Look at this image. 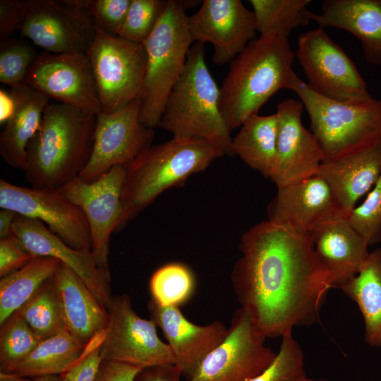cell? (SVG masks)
<instances>
[{
	"mask_svg": "<svg viewBox=\"0 0 381 381\" xmlns=\"http://www.w3.org/2000/svg\"><path fill=\"white\" fill-rule=\"evenodd\" d=\"M16 106L15 90L1 88L0 90V123L5 125L14 112Z\"/></svg>",
	"mask_w": 381,
	"mask_h": 381,
	"instance_id": "obj_45",
	"label": "cell"
},
{
	"mask_svg": "<svg viewBox=\"0 0 381 381\" xmlns=\"http://www.w3.org/2000/svg\"><path fill=\"white\" fill-rule=\"evenodd\" d=\"M140 98L116 111L96 116L92 151L80 179L91 183L114 167H126L152 145L153 128L140 122Z\"/></svg>",
	"mask_w": 381,
	"mask_h": 381,
	"instance_id": "obj_11",
	"label": "cell"
},
{
	"mask_svg": "<svg viewBox=\"0 0 381 381\" xmlns=\"http://www.w3.org/2000/svg\"><path fill=\"white\" fill-rule=\"evenodd\" d=\"M193 42L181 1L168 0L152 32L143 44L146 61L140 121L158 126L167 98L181 77Z\"/></svg>",
	"mask_w": 381,
	"mask_h": 381,
	"instance_id": "obj_7",
	"label": "cell"
},
{
	"mask_svg": "<svg viewBox=\"0 0 381 381\" xmlns=\"http://www.w3.org/2000/svg\"><path fill=\"white\" fill-rule=\"evenodd\" d=\"M303 109L302 102L293 98L277 107V161L270 179L277 188L316 175L324 160L317 139L302 123Z\"/></svg>",
	"mask_w": 381,
	"mask_h": 381,
	"instance_id": "obj_18",
	"label": "cell"
},
{
	"mask_svg": "<svg viewBox=\"0 0 381 381\" xmlns=\"http://www.w3.org/2000/svg\"><path fill=\"white\" fill-rule=\"evenodd\" d=\"M147 309L150 319L162 329L173 351L174 365L187 380L229 333V328L220 321L196 325L188 320L179 308L163 306L151 298Z\"/></svg>",
	"mask_w": 381,
	"mask_h": 381,
	"instance_id": "obj_20",
	"label": "cell"
},
{
	"mask_svg": "<svg viewBox=\"0 0 381 381\" xmlns=\"http://www.w3.org/2000/svg\"><path fill=\"white\" fill-rule=\"evenodd\" d=\"M346 219L368 247L381 241V175L364 201Z\"/></svg>",
	"mask_w": 381,
	"mask_h": 381,
	"instance_id": "obj_38",
	"label": "cell"
},
{
	"mask_svg": "<svg viewBox=\"0 0 381 381\" xmlns=\"http://www.w3.org/2000/svg\"><path fill=\"white\" fill-rule=\"evenodd\" d=\"M304 355L292 333L282 337L279 349L272 363L248 381H296L306 376Z\"/></svg>",
	"mask_w": 381,
	"mask_h": 381,
	"instance_id": "obj_37",
	"label": "cell"
},
{
	"mask_svg": "<svg viewBox=\"0 0 381 381\" xmlns=\"http://www.w3.org/2000/svg\"><path fill=\"white\" fill-rule=\"evenodd\" d=\"M26 85L59 102L95 115L101 112L85 52L38 54L28 73Z\"/></svg>",
	"mask_w": 381,
	"mask_h": 381,
	"instance_id": "obj_16",
	"label": "cell"
},
{
	"mask_svg": "<svg viewBox=\"0 0 381 381\" xmlns=\"http://www.w3.org/2000/svg\"><path fill=\"white\" fill-rule=\"evenodd\" d=\"M94 25L108 34L118 36L131 0H75Z\"/></svg>",
	"mask_w": 381,
	"mask_h": 381,
	"instance_id": "obj_39",
	"label": "cell"
},
{
	"mask_svg": "<svg viewBox=\"0 0 381 381\" xmlns=\"http://www.w3.org/2000/svg\"><path fill=\"white\" fill-rule=\"evenodd\" d=\"M195 279L184 264L171 262L157 269L150 280L151 299L163 306L179 308L192 297Z\"/></svg>",
	"mask_w": 381,
	"mask_h": 381,
	"instance_id": "obj_33",
	"label": "cell"
},
{
	"mask_svg": "<svg viewBox=\"0 0 381 381\" xmlns=\"http://www.w3.org/2000/svg\"><path fill=\"white\" fill-rule=\"evenodd\" d=\"M239 250L232 287L264 337L282 338L295 327L320 322L322 306L334 286L310 235L263 221L242 235Z\"/></svg>",
	"mask_w": 381,
	"mask_h": 381,
	"instance_id": "obj_1",
	"label": "cell"
},
{
	"mask_svg": "<svg viewBox=\"0 0 381 381\" xmlns=\"http://www.w3.org/2000/svg\"><path fill=\"white\" fill-rule=\"evenodd\" d=\"M38 54L30 44L21 40L1 42L0 81L10 87L26 85V78Z\"/></svg>",
	"mask_w": 381,
	"mask_h": 381,
	"instance_id": "obj_35",
	"label": "cell"
},
{
	"mask_svg": "<svg viewBox=\"0 0 381 381\" xmlns=\"http://www.w3.org/2000/svg\"><path fill=\"white\" fill-rule=\"evenodd\" d=\"M17 313L40 341L66 329L54 276Z\"/></svg>",
	"mask_w": 381,
	"mask_h": 381,
	"instance_id": "obj_32",
	"label": "cell"
},
{
	"mask_svg": "<svg viewBox=\"0 0 381 381\" xmlns=\"http://www.w3.org/2000/svg\"><path fill=\"white\" fill-rule=\"evenodd\" d=\"M260 35L277 34L288 38L295 28L307 26L310 0H250Z\"/></svg>",
	"mask_w": 381,
	"mask_h": 381,
	"instance_id": "obj_31",
	"label": "cell"
},
{
	"mask_svg": "<svg viewBox=\"0 0 381 381\" xmlns=\"http://www.w3.org/2000/svg\"><path fill=\"white\" fill-rule=\"evenodd\" d=\"M219 102V87L205 62L204 44L196 42L167 98L158 127L170 132L173 137L206 140L233 156L231 131Z\"/></svg>",
	"mask_w": 381,
	"mask_h": 381,
	"instance_id": "obj_5",
	"label": "cell"
},
{
	"mask_svg": "<svg viewBox=\"0 0 381 381\" xmlns=\"http://www.w3.org/2000/svg\"><path fill=\"white\" fill-rule=\"evenodd\" d=\"M96 116L61 102L48 104L27 148L23 171L32 187L59 189L79 176L92 151Z\"/></svg>",
	"mask_w": 381,
	"mask_h": 381,
	"instance_id": "obj_3",
	"label": "cell"
},
{
	"mask_svg": "<svg viewBox=\"0 0 381 381\" xmlns=\"http://www.w3.org/2000/svg\"><path fill=\"white\" fill-rule=\"evenodd\" d=\"M188 26L193 42L213 46L217 66L230 64L257 32L254 13L240 0H204Z\"/></svg>",
	"mask_w": 381,
	"mask_h": 381,
	"instance_id": "obj_17",
	"label": "cell"
},
{
	"mask_svg": "<svg viewBox=\"0 0 381 381\" xmlns=\"http://www.w3.org/2000/svg\"><path fill=\"white\" fill-rule=\"evenodd\" d=\"M108 312L109 322L100 349L102 360L141 368L175 364L173 351L159 339L156 324L139 316L128 295L113 296Z\"/></svg>",
	"mask_w": 381,
	"mask_h": 381,
	"instance_id": "obj_12",
	"label": "cell"
},
{
	"mask_svg": "<svg viewBox=\"0 0 381 381\" xmlns=\"http://www.w3.org/2000/svg\"><path fill=\"white\" fill-rule=\"evenodd\" d=\"M33 381H63L61 375H47L37 377L32 379Z\"/></svg>",
	"mask_w": 381,
	"mask_h": 381,
	"instance_id": "obj_48",
	"label": "cell"
},
{
	"mask_svg": "<svg viewBox=\"0 0 381 381\" xmlns=\"http://www.w3.org/2000/svg\"><path fill=\"white\" fill-rule=\"evenodd\" d=\"M289 90L308 113L323 162L356 153L381 141V99L358 102L332 99L313 90L296 74Z\"/></svg>",
	"mask_w": 381,
	"mask_h": 381,
	"instance_id": "obj_6",
	"label": "cell"
},
{
	"mask_svg": "<svg viewBox=\"0 0 381 381\" xmlns=\"http://www.w3.org/2000/svg\"><path fill=\"white\" fill-rule=\"evenodd\" d=\"M104 332L89 342L78 362L68 371L61 375L63 381L95 380L102 361L100 349Z\"/></svg>",
	"mask_w": 381,
	"mask_h": 381,
	"instance_id": "obj_40",
	"label": "cell"
},
{
	"mask_svg": "<svg viewBox=\"0 0 381 381\" xmlns=\"http://www.w3.org/2000/svg\"><path fill=\"white\" fill-rule=\"evenodd\" d=\"M0 381H33L29 377L1 372Z\"/></svg>",
	"mask_w": 381,
	"mask_h": 381,
	"instance_id": "obj_47",
	"label": "cell"
},
{
	"mask_svg": "<svg viewBox=\"0 0 381 381\" xmlns=\"http://www.w3.org/2000/svg\"><path fill=\"white\" fill-rule=\"evenodd\" d=\"M168 0H131L118 36L143 44L162 16Z\"/></svg>",
	"mask_w": 381,
	"mask_h": 381,
	"instance_id": "obj_36",
	"label": "cell"
},
{
	"mask_svg": "<svg viewBox=\"0 0 381 381\" xmlns=\"http://www.w3.org/2000/svg\"><path fill=\"white\" fill-rule=\"evenodd\" d=\"M11 237L33 256L54 258L67 266L108 310L113 298L110 273L97 266L90 251L69 246L40 220L18 214L13 222Z\"/></svg>",
	"mask_w": 381,
	"mask_h": 381,
	"instance_id": "obj_19",
	"label": "cell"
},
{
	"mask_svg": "<svg viewBox=\"0 0 381 381\" xmlns=\"http://www.w3.org/2000/svg\"><path fill=\"white\" fill-rule=\"evenodd\" d=\"M317 175L327 183L338 210L346 217L381 175V141L356 153L322 162Z\"/></svg>",
	"mask_w": 381,
	"mask_h": 381,
	"instance_id": "obj_23",
	"label": "cell"
},
{
	"mask_svg": "<svg viewBox=\"0 0 381 381\" xmlns=\"http://www.w3.org/2000/svg\"><path fill=\"white\" fill-rule=\"evenodd\" d=\"M87 344L66 329L42 340L23 360L1 368V372L29 378L61 375L80 358Z\"/></svg>",
	"mask_w": 381,
	"mask_h": 381,
	"instance_id": "obj_27",
	"label": "cell"
},
{
	"mask_svg": "<svg viewBox=\"0 0 381 381\" xmlns=\"http://www.w3.org/2000/svg\"><path fill=\"white\" fill-rule=\"evenodd\" d=\"M61 262L37 256L0 282V325L25 304L52 277Z\"/></svg>",
	"mask_w": 381,
	"mask_h": 381,
	"instance_id": "obj_30",
	"label": "cell"
},
{
	"mask_svg": "<svg viewBox=\"0 0 381 381\" xmlns=\"http://www.w3.org/2000/svg\"><path fill=\"white\" fill-rule=\"evenodd\" d=\"M310 236L316 255L329 274L334 288L356 275L370 253L365 240L343 216L320 223Z\"/></svg>",
	"mask_w": 381,
	"mask_h": 381,
	"instance_id": "obj_22",
	"label": "cell"
},
{
	"mask_svg": "<svg viewBox=\"0 0 381 381\" xmlns=\"http://www.w3.org/2000/svg\"><path fill=\"white\" fill-rule=\"evenodd\" d=\"M142 369L126 363L102 360L95 381H135Z\"/></svg>",
	"mask_w": 381,
	"mask_h": 381,
	"instance_id": "obj_43",
	"label": "cell"
},
{
	"mask_svg": "<svg viewBox=\"0 0 381 381\" xmlns=\"http://www.w3.org/2000/svg\"><path fill=\"white\" fill-rule=\"evenodd\" d=\"M125 174L126 167L116 166L93 182L78 177L57 189L85 214L92 237L91 253L97 266L107 273L111 235L117 231L122 214Z\"/></svg>",
	"mask_w": 381,
	"mask_h": 381,
	"instance_id": "obj_14",
	"label": "cell"
},
{
	"mask_svg": "<svg viewBox=\"0 0 381 381\" xmlns=\"http://www.w3.org/2000/svg\"><path fill=\"white\" fill-rule=\"evenodd\" d=\"M0 207L39 219L69 246L91 252V233L85 214L57 189L23 187L1 179Z\"/></svg>",
	"mask_w": 381,
	"mask_h": 381,
	"instance_id": "obj_15",
	"label": "cell"
},
{
	"mask_svg": "<svg viewBox=\"0 0 381 381\" xmlns=\"http://www.w3.org/2000/svg\"><path fill=\"white\" fill-rule=\"evenodd\" d=\"M66 329L87 344L108 327V310L83 282L61 263L54 275Z\"/></svg>",
	"mask_w": 381,
	"mask_h": 381,
	"instance_id": "obj_25",
	"label": "cell"
},
{
	"mask_svg": "<svg viewBox=\"0 0 381 381\" xmlns=\"http://www.w3.org/2000/svg\"><path fill=\"white\" fill-rule=\"evenodd\" d=\"M242 308L231 320L225 339L202 361L187 381H248L266 369L277 356Z\"/></svg>",
	"mask_w": 381,
	"mask_h": 381,
	"instance_id": "obj_10",
	"label": "cell"
},
{
	"mask_svg": "<svg viewBox=\"0 0 381 381\" xmlns=\"http://www.w3.org/2000/svg\"><path fill=\"white\" fill-rule=\"evenodd\" d=\"M18 30L47 52H85L95 25L75 0H26Z\"/></svg>",
	"mask_w": 381,
	"mask_h": 381,
	"instance_id": "obj_13",
	"label": "cell"
},
{
	"mask_svg": "<svg viewBox=\"0 0 381 381\" xmlns=\"http://www.w3.org/2000/svg\"><path fill=\"white\" fill-rule=\"evenodd\" d=\"M335 216L343 215L329 186L317 174L277 188L268 207V220L301 235H310L320 223Z\"/></svg>",
	"mask_w": 381,
	"mask_h": 381,
	"instance_id": "obj_21",
	"label": "cell"
},
{
	"mask_svg": "<svg viewBox=\"0 0 381 381\" xmlns=\"http://www.w3.org/2000/svg\"><path fill=\"white\" fill-rule=\"evenodd\" d=\"M278 117L274 114L253 115L232 138L231 150L248 166L271 178L277 161Z\"/></svg>",
	"mask_w": 381,
	"mask_h": 381,
	"instance_id": "obj_29",
	"label": "cell"
},
{
	"mask_svg": "<svg viewBox=\"0 0 381 381\" xmlns=\"http://www.w3.org/2000/svg\"><path fill=\"white\" fill-rule=\"evenodd\" d=\"M338 288L358 306L366 344L381 348V248L370 252L358 274Z\"/></svg>",
	"mask_w": 381,
	"mask_h": 381,
	"instance_id": "obj_28",
	"label": "cell"
},
{
	"mask_svg": "<svg viewBox=\"0 0 381 381\" xmlns=\"http://www.w3.org/2000/svg\"><path fill=\"white\" fill-rule=\"evenodd\" d=\"M94 76L101 112L116 111L140 98L146 55L143 44L107 33L95 25L85 52Z\"/></svg>",
	"mask_w": 381,
	"mask_h": 381,
	"instance_id": "obj_8",
	"label": "cell"
},
{
	"mask_svg": "<svg viewBox=\"0 0 381 381\" xmlns=\"http://www.w3.org/2000/svg\"><path fill=\"white\" fill-rule=\"evenodd\" d=\"M181 376L176 365L165 364L142 369L135 381H181Z\"/></svg>",
	"mask_w": 381,
	"mask_h": 381,
	"instance_id": "obj_44",
	"label": "cell"
},
{
	"mask_svg": "<svg viewBox=\"0 0 381 381\" xmlns=\"http://www.w3.org/2000/svg\"><path fill=\"white\" fill-rule=\"evenodd\" d=\"M224 155L218 145L197 138L173 137L143 150L126 167L117 231L159 194L205 170Z\"/></svg>",
	"mask_w": 381,
	"mask_h": 381,
	"instance_id": "obj_4",
	"label": "cell"
},
{
	"mask_svg": "<svg viewBox=\"0 0 381 381\" xmlns=\"http://www.w3.org/2000/svg\"><path fill=\"white\" fill-rule=\"evenodd\" d=\"M18 214L12 210L1 209L0 211V238L11 237L13 222Z\"/></svg>",
	"mask_w": 381,
	"mask_h": 381,
	"instance_id": "obj_46",
	"label": "cell"
},
{
	"mask_svg": "<svg viewBox=\"0 0 381 381\" xmlns=\"http://www.w3.org/2000/svg\"><path fill=\"white\" fill-rule=\"evenodd\" d=\"M34 258L11 237L0 240V277L3 278L28 264Z\"/></svg>",
	"mask_w": 381,
	"mask_h": 381,
	"instance_id": "obj_41",
	"label": "cell"
},
{
	"mask_svg": "<svg viewBox=\"0 0 381 381\" xmlns=\"http://www.w3.org/2000/svg\"><path fill=\"white\" fill-rule=\"evenodd\" d=\"M295 57L288 38L272 33L251 40L230 63L219 87V104L231 132L258 114L279 90H289Z\"/></svg>",
	"mask_w": 381,
	"mask_h": 381,
	"instance_id": "obj_2",
	"label": "cell"
},
{
	"mask_svg": "<svg viewBox=\"0 0 381 381\" xmlns=\"http://www.w3.org/2000/svg\"><path fill=\"white\" fill-rule=\"evenodd\" d=\"M296 381H328V380H313V379H311V378H309L307 376L301 378V379H299Z\"/></svg>",
	"mask_w": 381,
	"mask_h": 381,
	"instance_id": "obj_49",
	"label": "cell"
},
{
	"mask_svg": "<svg viewBox=\"0 0 381 381\" xmlns=\"http://www.w3.org/2000/svg\"><path fill=\"white\" fill-rule=\"evenodd\" d=\"M321 7L320 13L310 11V20L352 34L365 61L381 66V0H323Z\"/></svg>",
	"mask_w": 381,
	"mask_h": 381,
	"instance_id": "obj_24",
	"label": "cell"
},
{
	"mask_svg": "<svg viewBox=\"0 0 381 381\" xmlns=\"http://www.w3.org/2000/svg\"><path fill=\"white\" fill-rule=\"evenodd\" d=\"M25 4L26 0L0 1L1 42L8 39L12 34L19 30Z\"/></svg>",
	"mask_w": 381,
	"mask_h": 381,
	"instance_id": "obj_42",
	"label": "cell"
},
{
	"mask_svg": "<svg viewBox=\"0 0 381 381\" xmlns=\"http://www.w3.org/2000/svg\"><path fill=\"white\" fill-rule=\"evenodd\" d=\"M40 341L24 319L13 313L1 325V368L23 360Z\"/></svg>",
	"mask_w": 381,
	"mask_h": 381,
	"instance_id": "obj_34",
	"label": "cell"
},
{
	"mask_svg": "<svg viewBox=\"0 0 381 381\" xmlns=\"http://www.w3.org/2000/svg\"><path fill=\"white\" fill-rule=\"evenodd\" d=\"M296 56L308 86L317 93L339 101L365 102L373 97L356 65L324 28L299 36Z\"/></svg>",
	"mask_w": 381,
	"mask_h": 381,
	"instance_id": "obj_9",
	"label": "cell"
},
{
	"mask_svg": "<svg viewBox=\"0 0 381 381\" xmlns=\"http://www.w3.org/2000/svg\"><path fill=\"white\" fill-rule=\"evenodd\" d=\"M12 88L16 95V106L1 132L0 153L7 164L23 171L28 144L37 132L49 103L47 96L27 85Z\"/></svg>",
	"mask_w": 381,
	"mask_h": 381,
	"instance_id": "obj_26",
	"label": "cell"
}]
</instances>
